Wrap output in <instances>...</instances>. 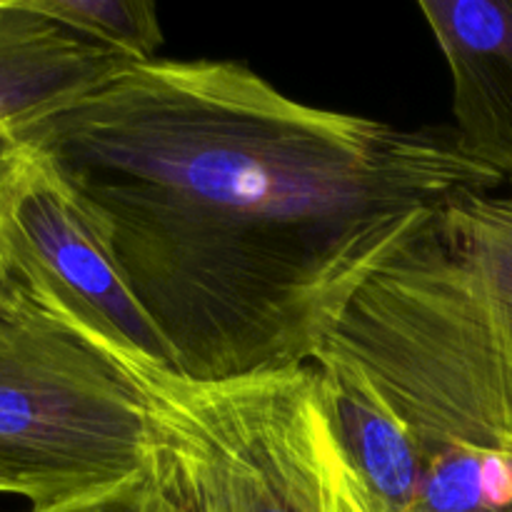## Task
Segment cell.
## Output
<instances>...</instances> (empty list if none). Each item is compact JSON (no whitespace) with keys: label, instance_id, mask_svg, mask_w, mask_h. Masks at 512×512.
<instances>
[{"label":"cell","instance_id":"cell-1","mask_svg":"<svg viewBox=\"0 0 512 512\" xmlns=\"http://www.w3.org/2000/svg\"><path fill=\"white\" fill-rule=\"evenodd\" d=\"M23 140L193 380L313 365L433 210L508 180L453 128L308 105L230 60L130 63Z\"/></svg>","mask_w":512,"mask_h":512},{"label":"cell","instance_id":"cell-2","mask_svg":"<svg viewBox=\"0 0 512 512\" xmlns=\"http://www.w3.org/2000/svg\"><path fill=\"white\" fill-rule=\"evenodd\" d=\"M323 353L423 428L512 445V178L433 210L365 280Z\"/></svg>","mask_w":512,"mask_h":512},{"label":"cell","instance_id":"cell-3","mask_svg":"<svg viewBox=\"0 0 512 512\" xmlns=\"http://www.w3.org/2000/svg\"><path fill=\"white\" fill-rule=\"evenodd\" d=\"M113 353L148 398L158 468L188 512H368L313 365L193 380Z\"/></svg>","mask_w":512,"mask_h":512},{"label":"cell","instance_id":"cell-4","mask_svg":"<svg viewBox=\"0 0 512 512\" xmlns=\"http://www.w3.org/2000/svg\"><path fill=\"white\" fill-rule=\"evenodd\" d=\"M158 465L148 398L113 348L0 298V495L45 510Z\"/></svg>","mask_w":512,"mask_h":512},{"label":"cell","instance_id":"cell-5","mask_svg":"<svg viewBox=\"0 0 512 512\" xmlns=\"http://www.w3.org/2000/svg\"><path fill=\"white\" fill-rule=\"evenodd\" d=\"M0 270L8 293L120 353L170 365L83 205L28 140L0 143Z\"/></svg>","mask_w":512,"mask_h":512},{"label":"cell","instance_id":"cell-6","mask_svg":"<svg viewBox=\"0 0 512 512\" xmlns=\"http://www.w3.org/2000/svg\"><path fill=\"white\" fill-rule=\"evenodd\" d=\"M453 83V130L468 155L512 178V0H423Z\"/></svg>","mask_w":512,"mask_h":512},{"label":"cell","instance_id":"cell-7","mask_svg":"<svg viewBox=\"0 0 512 512\" xmlns=\"http://www.w3.org/2000/svg\"><path fill=\"white\" fill-rule=\"evenodd\" d=\"M130 65L30 8L0 0V143L23 140Z\"/></svg>","mask_w":512,"mask_h":512},{"label":"cell","instance_id":"cell-8","mask_svg":"<svg viewBox=\"0 0 512 512\" xmlns=\"http://www.w3.org/2000/svg\"><path fill=\"white\" fill-rule=\"evenodd\" d=\"M395 512H512V445L413 423V458Z\"/></svg>","mask_w":512,"mask_h":512},{"label":"cell","instance_id":"cell-9","mask_svg":"<svg viewBox=\"0 0 512 512\" xmlns=\"http://www.w3.org/2000/svg\"><path fill=\"white\" fill-rule=\"evenodd\" d=\"M30 8L128 63L158 58L163 28L148 0H28Z\"/></svg>","mask_w":512,"mask_h":512},{"label":"cell","instance_id":"cell-10","mask_svg":"<svg viewBox=\"0 0 512 512\" xmlns=\"http://www.w3.org/2000/svg\"><path fill=\"white\" fill-rule=\"evenodd\" d=\"M25 512H188L165 483L158 465L130 475L128 480L95 490L63 505Z\"/></svg>","mask_w":512,"mask_h":512},{"label":"cell","instance_id":"cell-11","mask_svg":"<svg viewBox=\"0 0 512 512\" xmlns=\"http://www.w3.org/2000/svg\"><path fill=\"white\" fill-rule=\"evenodd\" d=\"M5 295H8V283H5V275L0 270V298H5Z\"/></svg>","mask_w":512,"mask_h":512}]
</instances>
